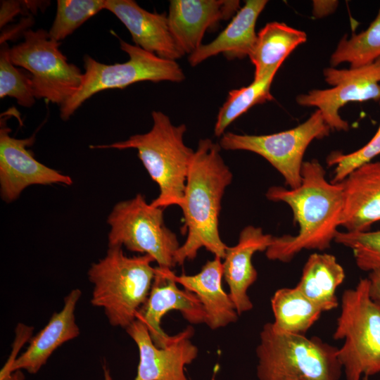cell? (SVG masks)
<instances>
[{
  "label": "cell",
  "instance_id": "cell-17",
  "mask_svg": "<svg viewBox=\"0 0 380 380\" xmlns=\"http://www.w3.org/2000/svg\"><path fill=\"white\" fill-rule=\"evenodd\" d=\"M104 9L123 23L136 46L167 60L184 56L171 34L165 13L148 12L133 0H106Z\"/></svg>",
  "mask_w": 380,
  "mask_h": 380
},
{
  "label": "cell",
  "instance_id": "cell-34",
  "mask_svg": "<svg viewBox=\"0 0 380 380\" xmlns=\"http://www.w3.org/2000/svg\"><path fill=\"white\" fill-rule=\"evenodd\" d=\"M0 380H25V377L21 369H16L12 372L1 369Z\"/></svg>",
  "mask_w": 380,
  "mask_h": 380
},
{
  "label": "cell",
  "instance_id": "cell-13",
  "mask_svg": "<svg viewBox=\"0 0 380 380\" xmlns=\"http://www.w3.org/2000/svg\"><path fill=\"white\" fill-rule=\"evenodd\" d=\"M125 330L139 350V360L134 380H188L185 367L194 361L198 353L191 340L194 334L192 327L173 335L171 342L163 348L154 344L139 319Z\"/></svg>",
  "mask_w": 380,
  "mask_h": 380
},
{
  "label": "cell",
  "instance_id": "cell-23",
  "mask_svg": "<svg viewBox=\"0 0 380 380\" xmlns=\"http://www.w3.org/2000/svg\"><path fill=\"white\" fill-rule=\"evenodd\" d=\"M344 279V270L335 256L315 253L308 258L296 288L324 311H328L338 306L335 292Z\"/></svg>",
  "mask_w": 380,
  "mask_h": 380
},
{
  "label": "cell",
  "instance_id": "cell-9",
  "mask_svg": "<svg viewBox=\"0 0 380 380\" xmlns=\"http://www.w3.org/2000/svg\"><path fill=\"white\" fill-rule=\"evenodd\" d=\"M23 42L10 48V58L15 66L30 73L36 99L63 105L80 88L83 72L68 62L59 49L60 42L52 39L44 30L23 32Z\"/></svg>",
  "mask_w": 380,
  "mask_h": 380
},
{
  "label": "cell",
  "instance_id": "cell-18",
  "mask_svg": "<svg viewBox=\"0 0 380 380\" xmlns=\"http://www.w3.org/2000/svg\"><path fill=\"white\" fill-rule=\"evenodd\" d=\"M341 183L343 208L340 227L349 232L369 231L380 221V161L362 165Z\"/></svg>",
  "mask_w": 380,
  "mask_h": 380
},
{
  "label": "cell",
  "instance_id": "cell-35",
  "mask_svg": "<svg viewBox=\"0 0 380 380\" xmlns=\"http://www.w3.org/2000/svg\"><path fill=\"white\" fill-rule=\"evenodd\" d=\"M103 376L104 380H113L110 372L106 366H103Z\"/></svg>",
  "mask_w": 380,
  "mask_h": 380
},
{
  "label": "cell",
  "instance_id": "cell-14",
  "mask_svg": "<svg viewBox=\"0 0 380 380\" xmlns=\"http://www.w3.org/2000/svg\"><path fill=\"white\" fill-rule=\"evenodd\" d=\"M172 269L155 267V276L149 294L137 318L146 325L154 344L158 348L168 345L173 336L161 327L163 317L170 311L180 312L191 324H205V312L198 297L186 289H181Z\"/></svg>",
  "mask_w": 380,
  "mask_h": 380
},
{
  "label": "cell",
  "instance_id": "cell-10",
  "mask_svg": "<svg viewBox=\"0 0 380 380\" xmlns=\"http://www.w3.org/2000/svg\"><path fill=\"white\" fill-rule=\"evenodd\" d=\"M330 131L317 109L308 120L294 128L265 135L227 132L222 136L219 144L224 150L248 151L262 156L282 175L290 189H295L301 184L307 148L313 140L329 136Z\"/></svg>",
  "mask_w": 380,
  "mask_h": 380
},
{
  "label": "cell",
  "instance_id": "cell-26",
  "mask_svg": "<svg viewBox=\"0 0 380 380\" xmlns=\"http://www.w3.org/2000/svg\"><path fill=\"white\" fill-rule=\"evenodd\" d=\"M380 58V7L369 27L350 38L342 37L331 56L332 68L349 63L356 68L374 62Z\"/></svg>",
  "mask_w": 380,
  "mask_h": 380
},
{
  "label": "cell",
  "instance_id": "cell-5",
  "mask_svg": "<svg viewBox=\"0 0 380 380\" xmlns=\"http://www.w3.org/2000/svg\"><path fill=\"white\" fill-rule=\"evenodd\" d=\"M259 380H338L343 367L338 348L317 337L275 331L271 322L256 348Z\"/></svg>",
  "mask_w": 380,
  "mask_h": 380
},
{
  "label": "cell",
  "instance_id": "cell-1",
  "mask_svg": "<svg viewBox=\"0 0 380 380\" xmlns=\"http://www.w3.org/2000/svg\"><path fill=\"white\" fill-rule=\"evenodd\" d=\"M325 175L317 160L304 161L298 187L267 189L268 200L291 208L299 228L296 236L273 237L265 251L269 260L288 262L303 250L324 251L334 241L343 208V191L341 182H329Z\"/></svg>",
  "mask_w": 380,
  "mask_h": 380
},
{
  "label": "cell",
  "instance_id": "cell-27",
  "mask_svg": "<svg viewBox=\"0 0 380 380\" xmlns=\"http://www.w3.org/2000/svg\"><path fill=\"white\" fill-rule=\"evenodd\" d=\"M106 0H58L57 9L49 37L57 42L64 39L90 18L105 8Z\"/></svg>",
  "mask_w": 380,
  "mask_h": 380
},
{
  "label": "cell",
  "instance_id": "cell-4",
  "mask_svg": "<svg viewBox=\"0 0 380 380\" xmlns=\"http://www.w3.org/2000/svg\"><path fill=\"white\" fill-rule=\"evenodd\" d=\"M148 255L128 257L120 246H108L106 255L91 264L87 275L93 284L91 303L101 308L110 324L127 328L137 319L155 276Z\"/></svg>",
  "mask_w": 380,
  "mask_h": 380
},
{
  "label": "cell",
  "instance_id": "cell-16",
  "mask_svg": "<svg viewBox=\"0 0 380 380\" xmlns=\"http://www.w3.org/2000/svg\"><path fill=\"white\" fill-rule=\"evenodd\" d=\"M273 237L265 234L260 227L249 225L241 230L235 246L227 247L222 259L223 279L229 286V294L239 315L253 307L248 295V289L258 277L253 256L256 252H265Z\"/></svg>",
  "mask_w": 380,
  "mask_h": 380
},
{
  "label": "cell",
  "instance_id": "cell-19",
  "mask_svg": "<svg viewBox=\"0 0 380 380\" xmlns=\"http://www.w3.org/2000/svg\"><path fill=\"white\" fill-rule=\"evenodd\" d=\"M81 295L82 291L75 289L64 298L61 311L54 312L46 325L29 341L27 349L16 358L10 372L21 369L37 373L58 347L79 336L75 311Z\"/></svg>",
  "mask_w": 380,
  "mask_h": 380
},
{
  "label": "cell",
  "instance_id": "cell-7",
  "mask_svg": "<svg viewBox=\"0 0 380 380\" xmlns=\"http://www.w3.org/2000/svg\"><path fill=\"white\" fill-rule=\"evenodd\" d=\"M120 48L129 56L122 63H101L89 56L84 57V72L78 90L60 107V117L66 121L91 96L101 91L123 89L144 81L181 82L184 73L176 61L160 58L141 47L120 40Z\"/></svg>",
  "mask_w": 380,
  "mask_h": 380
},
{
  "label": "cell",
  "instance_id": "cell-33",
  "mask_svg": "<svg viewBox=\"0 0 380 380\" xmlns=\"http://www.w3.org/2000/svg\"><path fill=\"white\" fill-rule=\"evenodd\" d=\"M369 293L372 298L380 301V269L373 270L368 276Z\"/></svg>",
  "mask_w": 380,
  "mask_h": 380
},
{
  "label": "cell",
  "instance_id": "cell-32",
  "mask_svg": "<svg viewBox=\"0 0 380 380\" xmlns=\"http://www.w3.org/2000/svg\"><path fill=\"white\" fill-rule=\"evenodd\" d=\"M336 1H314L313 15L317 18H322L332 13L337 7Z\"/></svg>",
  "mask_w": 380,
  "mask_h": 380
},
{
  "label": "cell",
  "instance_id": "cell-21",
  "mask_svg": "<svg viewBox=\"0 0 380 380\" xmlns=\"http://www.w3.org/2000/svg\"><path fill=\"white\" fill-rule=\"evenodd\" d=\"M222 279V259L215 256L197 274H175L178 284L198 297L205 312V324L213 330L234 323L239 316L229 294L223 289Z\"/></svg>",
  "mask_w": 380,
  "mask_h": 380
},
{
  "label": "cell",
  "instance_id": "cell-12",
  "mask_svg": "<svg viewBox=\"0 0 380 380\" xmlns=\"http://www.w3.org/2000/svg\"><path fill=\"white\" fill-rule=\"evenodd\" d=\"M4 120L0 127V194L6 203L15 201L23 191L31 185L61 184L70 186L72 178L38 160L27 148L34 137L16 139Z\"/></svg>",
  "mask_w": 380,
  "mask_h": 380
},
{
  "label": "cell",
  "instance_id": "cell-29",
  "mask_svg": "<svg viewBox=\"0 0 380 380\" xmlns=\"http://www.w3.org/2000/svg\"><path fill=\"white\" fill-rule=\"evenodd\" d=\"M334 241L350 248L359 269H380V230L361 232H338Z\"/></svg>",
  "mask_w": 380,
  "mask_h": 380
},
{
  "label": "cell",
  "instance_id": "cell-28",
  "mask_svg": "<svg viewBox=\"0 0 380 380\" xmlns=\"http://www.w3.org/2000/svg\"><path fill=\"white\" fill-rule=\"evenodd\" d=\"M0 51V98L16 99L18 104L30 108L35 102L30 75L17 68L10 58V48L6 43L1 44Z\"/></svg>",
  "mask_w": 380,
  "mask_h": 380
},
{
  "label": "cell",
  "instance_id": "cell-2",
  "mask_svg": "<svg viewBox=\"0 0 380 380\" xmlns=\"http://www.w3.org/2000/svg\"><path fill=\"white\" fill-rule=\"evenodd\" d=\"M219 144L210 139L199 140L189 170L181 205L186 234L184 243L175 255V264L182 265L196 258L204 248L215 257L224 258L227 246L219 232L221 202L233 178L220 154Z\"/></svg>",
  "mask_w": 380,
  "mask_h": 380
},
{
  "label": "cell",
  "instance_id": "cell-22",
  "mask_svg": "<svg viewBox=\"0 0 380 380\" xmlns=\"http://www.w3.org/2000/svg\"><path fill=\"white\" fill-rule=\"evenodd\" d=\"M307 40L306 33L283 23L271 22L257 34L249 58L255 67V80L277 72L286 58Z\"/></svg>",
  "mask_w": 380,
  "mask_h": 380
},
{
  "label": "cell",
  "instance_id": "cell-30",
  "mask_svg": "<svg viewBox=\"0 0 380 380\" xmlns=\"http://www.w3.org/2000/svg\"><path fill=\"white\" fill-rule=\"evenodd\" d=\"M379 155H380V124L374 135L360 148L348 154L334 151L329 155L327 158L328 165L335 167L331 182H341L354 170L372 162Z\"/></svg>",
  "mask_w": 380,
  "mask_h": 380
},
{
  "label": "cell",
  "instance_id": "cell-8",
  "mask_svg": "<svg viewBox=\"0 0 380 380\" xmlns=\"http://www.w3.org/2000/svg\"><path fill=\"white\" fill-rule=\"evenodd\" d=\"M108 246H125L150 255L158 267L172 269L180 247L176 234L164 222L163 209L148 203L141 194L116 203L109 214Z\"/></svg>",
  "mask_w": 380,
  "mask_h": 380
},
{
  "label": "cell",
  "instance_id": "cell-25",
  "mask_svg": "<svg viewBox=\"0 0 380 380\" xmlns=\"http://www.w3.org/2000/svg\"><path fill=\"white\" fill-rule=\"evenodd\" d=\"M276 72L255 80L248 86L233 89L217 113L214 127L217 137L222 136L227 127L251 108L273 99L270 87Z\"/></svg>",
  "mask_w": 380,
  "mask_h": 380
},
{
  "label": "cell",
  "instance_id": "cell-15",
  "mask_svg": "<svg viewBox=\"0 0 380 380\" xmlns=\"http://www.w3.org/2000/svg\"><path fill=\"white\" fill-rule=\"evenodd\" d=\"M240 9L239 0H171L167 19L171 34L185 54L202 45L205 32Z\"/></svg>",
  "mask_w": 380,
  "mask_h": 380
},
{
  "label": "cell",
  "instance_id": "cell-20",
  "mask_svg": "<svg viewBox=\"0 0 380 380\" xmlns=\"http://www.w3.org/2000/svg\"><path fill=\"white\" fill-rule=\"evenodd\" d=\"M267 4L266 0L246 1L214 40L202 44L189 56L190 65L196 66L219 53H222L228 60L249 56L257 37L255 24Z\"/></svg>",
  "mask_w": 380,
  "mask_h": 380
},
{
  "label": "cell",
  "instance_id": "cell-6",
  "mask_svg": "<svg viewBox=\"0 0 380 380\" xmlns=\"http://www.w3.org/2000/svg\"><path fill=\"white\" fill-rule=\"evenodd\" d=\"M333 337L344 340L338 358L346 380L380 372V301L372 298L368 278L344 291Z\"/></svg>",
  "mask_w": 380,
  "mask_h": 380
},
{
  "label": "cell",
  "instance_id": "cell-11",
  "mask_svg": "<svg viewBox=\"0 0 380 380\" xmlns=\"http://www.w3.org/2000/svg\"><path fill=\"white\" fill-rule=\"evenodd\" d=\"M324 80L331 88L313 89L296 97L298 105L317 108L331 129L348 131L349 124L339 110L349 102L380 101V58L372 63L349 69L327 68Z\"/></svg>",
  "mask_w": 380,
  "mask_h": 380
},
{
  "label": "cell",
  "instance_id": "cell-3",
  "mask_svg": "<svg viewBox=\"0 0 380 380\" xmlns=\"http://www.w3.org/2000/svg\"><path fill=\"white\" fill-rule=\"evenodd\" d=\"M151 115L153 126L148 132L90 148L136 149L143 165L159 187V194L151 205L163 209L173 205L180 206L195 151L184 144V124L173 125L161 111L153 110Z\"/></svg>",
  "mask_w": 380,
  "mask_h": 380
},
{
  "label": "cell",
  "instance_id": "cell-31",
  "mask_svg": "<svg viewBox=\"0 0 380 380\" xmlns=\"http://www.w3.org/2000/svg\"><path fill=\"white\" fill-rule=\"evenodd\" d=\"M24 8L28 9L25 1H1L0 12L1 28L20 13Z\"/></svg>",
  "mask_w": 380,
  "mask_h": 380
},
{
  "label": "cell",
  "instance_id": "cell-24",
  "mask_svg": "<svg viewBox=\"0 0 380 380\" xmlns=\"http://www.w3.org/2000/svg\"><path fill=\"white\" fill-rule=\"evenodd\" d=\"M274 320L272 329L279 333L305 335L324 310L296 287L276 291L271 298Z\"/></svg>",
  "mask_w": 380,
  "mask_h": 380
}]
</instances>
